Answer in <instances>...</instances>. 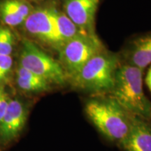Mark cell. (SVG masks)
Listing matches in <instances>:
<instances>
[{
	"label": "cell",
	"instance_id": "cell-1",
	"mask_svg": "<svg viewBox=\"0 0 151 151\" xmlns=\"http://www.w3.org/2000/svg\"><path fill=\"white\" fill-rule=\"evenodd\" d=\"M143 69L121 63L117 69L111 97L130 114L148 120L151 103L143 89Z\"/></svg>",
	"mask_w": 151,
	"mask_h": 151
},
{
	"label": "cell",
	"instance_id": "cell-2",
	"mask_svg": "<svg viewBox=\"0 0 151 151\" xmlns=\"http://www.w3.org/2000/svg\"><path fill=\"white\" fill-rule=\"evenodd\" d=\"M120 62V56L106 48L90 58L68 81L81 91L98 94L111 92Z\"/></svg>",
	"mask_w": 151,
	"mask_h": 151
},
{
	"label": "cell",
	"instance_id": "cell-3",
	"mask_svg": "<svg viewBox=\"0 0 151 151\" xmlns=\"http://www.w3.org/2000/svg\"><path fill=\"white\" fill-rule=\"evenodd\" d=\"M85 112L100 133L109 140L120 144L129 133L130 113L111 97L88 100Z\"/></svg>",
	"mask_w": 151,
	"mask_h": 151
},
{
	"label": "cell",
	"instance_id": "cell-4",
	"mask_svg": "<svg viewBox=\"0 0 151 151\" xmlns=\"http://www.w3.org/2000/svg\"><path fill=\"white\" fill-rule=\"evenodd\" d=\"M18 65L41 77L51 86H63L68 82L59 61L47 54L29 39H22Z\"/></svg>",
	"mask_w": 151,
	"mask_h": 151
},
{
	"label": "cell",
	"instance_id": "cell-5",
	"mask_svg": "<svg viewBox=\"0 0 151 151\" xmlns=\"http://www.w3.org/2000/svg\"><path fill=\"white\" fill-rule=\"evenodd\" d=\"M106 49L97 35H81L64 43L58 50V61L67 80L73 76L96 54Z\"/></svg>",
	"mask_w": 151,
	"mask_h": 151
},
{
	"label": "cell",
	"instance_id": "cell-6",
	"mask_svg": "<svg viewBox=\"0 0 151 151\" xmlns=\"http://www.w3.org/2000/svg\"><path fill=\"white\" fill-rule=\"evenodd\" d=\"M53 4L54 3H49L35 7L22 27L32 38L58 52L64 42L56 27Z\"/></svg>",
	"mask_w": 151,
	"mask_h": 151
},
{
	"label": "cell",
	"instance_id": "cell-7",
	"mask_svg": "<svg viewBox=\"0 0 151 151\" xmlns=\"http://www.w3.org/2000/svg\"><path fill=\"white\" fill-rule=\"evenodd\" d=\"M27 105L18 98L11 99L0 120V144L6 146L14 141L24 129L28 117Z\"/></svg>",
	"mask_w": 151,
	"mask_h": 151
},
{
	"label": "cell",
	"instance_id": "cell-8",
	"mask_svg": "<svg viewBox=\"0 0 151 151\" xmlns=\"http://www.w3.org/2000/svg\"><path fill=\"white\" fill-rule=\"evenodd\" d=\"M99 3L100 0H62V10L84 33L94 35Z\"/></svg>",
	"mask_w": 151,
	"mask_h": 151
},
{
	"label": "cell",
	"instance_id": "cell-9",
	"mask_svg": "<svg viewBox=\"0 0 151 151\" xmlns=\"http://www.w3.org/2000/svg\"><path fill=\"white\" fill-rule=\"evenodd\" d=\"M129 133L120 143L126 151H151V127L147 120L130 114Z\"/></svg>",
	"mask_w": 151,
	"mask_h": 151
},
{
	"label": "cell",
	"instance_id": "cell-10",
	"mask_svg": "<svg viewBox=\"0 0 151 151\" xmlns=\"http://www.w3.org/2000/svg\"><path fill=\"white\" fill-rule=\"evenodd\" d=\"M124 63L144 69L151 65V32L137 36L127 44L124 50Z\"/></svg>",
	"mask_w": 151,
	"mask_h": 151
},
{
	"label": "cell",
	"instance_id": "cell-11",
	"mask_svg": "<svg viewBox=\"0 0 151 151\" xmlns=\"http://www.w3.org/2000/svg\"><path fill=\"white\" fill-rule=\"evenodd\" d=\"M34 9L27 0H0V22L9 27L22 26Z\"/></svg>",
	"mask_w": 151,
	"mask_h": 151
},
{
	"label": "cell",
	"instance_id": "cell-12",
	"mask_svg": "<svg viewBox=\"0 0 151 151\" xmlns=\"http://www.w3.org/2000/svg\"><path fill=\"white\" fill-rule=\"evenodd\" d=\"M15 80L18 89L24 93H43L51 89V85L46 80L19 65L16 69Z\"/></svg>",
	"mask_w": 151,
	"mask_h": 151
},
{
	"label": "cell",
	"instance_id": "cell-13",
	"mask_svg": "<svg viewBox=\"0 0 151 151\" xmlns=\"http://www.w3.org/2000/svg\"><path fill=\"white\" fill-rule=\"evenodd\" d=\"M53 16L57 29L64 43L79 35H88L77 27L62 9H60L55 3L53 4Z\"/></svg>",
	"mask_w": 151,
	"mask_h": 151
},
{
	"label": "cell",
	"instance_id": "cell-14",
	"mask_svg": "<svg viewBox=\"0 0 151 151\" xmlns=\"http://www.w3.org/2000/svg\"><path fill=\"white\" fill-rule=\"evenodd\" d=\"M16 45V37L10 27L0 24V55H11Z\"/></svg>",
	"mask_w": 151,
	"mask_h": 151
},
{
	"label": "cell",
	"instance_id": "cell-15",
	"mask_svg": "<svg viewBox=\"0 0 151 151\" xmlns=\"http://www.w3.org/2000/svg\"><path fill=\"white\" fill-rule=\"evenodd\" d=\"M14 67L11 55H0V86L7 82Z\"/></svg>",
	"mask_w": 151,
	"mask_h": 151
},
{
	"label": "cell",
	"instance_id": "cell-16",
	"mask_svg": "<svg viewBox=\"0 0 151 151\" xmlns=\"http://www.w3.org/2000/svg\"><path fill=\"white\" fill-rule=\"evenodd\" d=\"M11 98L5 91L2 86H0V120L2 118L8 107Z\"/></svg>",
	"mask_w": 151,
	"mask_h": 151
},
{
	"label": "cell",
	"instance_id": "cell-17",
	"mask_svg": "<svg viewBox=\"0 0 151 151\" xmlns=\"http://www.w3.org/2000/svg\"><path fill=\"white\" fill-rule=\"evenodd\" d=\"M145 81H146V86H148L149 90H150L151 93V65L149 67L148 72H147L146 78H145Z\"/></svg>",
	"mask_w": 151,
	"mask_h": 151
},
{
	"label": "cell",
	"instance_id": "cell-18",
	"mask_svg": "<svg viewBox=\"0 0 151 151\" xmlns=\"http://www.w3.org/2000/svg\"><path fill=\"white\" fill-rule=\"evenodd\" d=\"M27 1H29L30 3H42L45 1V0H27Z\"/></svg>",
	"mask_w": 151,
	"mask_h": 151
}]
</instances>
